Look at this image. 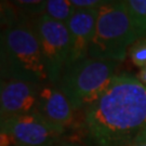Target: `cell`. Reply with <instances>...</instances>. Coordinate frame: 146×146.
I'll use <instances>...</instances> for the list:
<instances>
[{
  "label": "cell",
  "mask_w": 146,
  "mask_h": 146,
  "mask_svg": "<svg viewBox=\"0 0 146 146\" xmlns=\"http://www.w3.org/2000/svg\"><path fill=\"white\" fill-rule=\"evenodd\" d=\"M82 111L84 145H128L146 132V87L136 76L118 74Z\"/></svg>",
  "instance_id": "6da1fadb"
},
{
  "label": "cell",
  "mask_w": 146,
  "mask_h": 146,
  "mask_svg": "<svg viewBox=\"0 0 146 146\" xmlns=\"http://www.w3.org/2000/svg\"><path fill=\"white\" fill-rule=\"evenodd\" d=\"M0 76L3 79L50 84L41 49L29 20L2 28L0 35Z\"/></svg>",
  "instance_id": "7a4b0ae2"
},
{
  "label": "cell",
  "mask_w": 146,
  "mask_h": 146,
  "mask_svg": "<svg viewBox=\"0 0 146 146\" xmlns=\"http://www.w3.org/2000/svg\"><path fill=\"white\" fill-rule=\"evenodd\" d=\"M120 62L88 58L67 65L55 86L69 100L76 111L91 104L113 81Z\"/></svg>",
  "instance_id": "3957f363"
},
{
  "label": "cell",
  "mask_w": 146,
  "mask_h": 146,
  "mask_svg": "<svg viewBox=\"0 0 146 146\" xmlns=\"http://www.w3.org/2000/svg\"><path fill=\"white\" fill-rule=\"evenodd\" d=\"M139 39L121 0L110 1L99 10L89 56L122 62Z\"/></svg>",
  "instance_id": "277c9868"
},
{
  "label": "cell",
  "mask_w": 146,
  "mask_h": 146,
  "mask_svg": "<svg viewBox=\"0 0 146 146\" xmlns=\"http://www.w3.org/2000/svg\"><path fill=\"white\" fill-rule=\"evenodd\" d=\"M29 21L40 44L49 82L56 84L70 56V39L67 26L44 14Z\"/></svg>",
  "instance_id": "5b68a950"
},
{
  "label": "cell",
  "mask_w": 146,
  "mask_h": 146,
  "mask_svg": "<svg viewBox=\"0 0 146 146\" xmlns=\"http://www.w3.org/2000/svg\"><path fill=\"white\" fill-rule=\"evenodd\" d=\"M0 133L14 146H53L62 143L66 135L36 111L1 119Z\"/></svg>",
  "instance_id": "8992f818"
},
{
  "label": "cell",
  "mask_w": 146,
  "mask_h": 146,
  "mask_svg": "<svg viewBox=\"0 0 146 146\" xmlns=\"http://www.w3.org/2000/svg\"><path fill=\"white\" fill-rule=\"evenodd\" d=\"M35 111L65 134L76 125L77 111L55 84L40 86Z\"/></svg>",
  "instance_id": "52a82bcc"
},
{
  "label": "cell",
  "mask_w": 146,
  "mask_h": 146,
  "mask_svg": "<svg viewBox=\"0 0 146 146\" xmlns=\"http://www.w3.org/2000/svg\"><path fill=\"white\" fill-rule=\"evenodd\" d=\"M41 84L3 79L0 84V116L1 119L33 113L36 110L39 88Z\"/></svg>",
  "instance_id": "ba28073f"
},
{
  "label": "cell",
  "mask_w": 146,
  "mask_h": 146,
  "mask_svg": "<svg viewBox=\"0 0 146 146\" xmlns=\"http://www.w3.org/2000/svg\"><path fill=\"white\" fill-rule=\"evenodd\" d=\"M98 15L99 10H77L66 23L70 39V56L67 65L89 56Z\"/></svg>",
  "instance_id": "9c48e42d"
},
{
  "label": "cell",
  "mask_w": 146,
  "mask_h": 146,
  "mask_svg": "<svg viewBox=\"0 0 146 146\" xmlns=\"http://www.w3.org/2000/svg\"><path fill=\"white\" fill-rule=\"evenodd\" d=\"M139 38H146V0H121Z\"/></svg>",
  "instance_id": "30bf717a"
},
{
  "label": "cell",
  "mask_w": 146,
  "mask_h": 146,
  "mask_svg": "<svg viewBox=\"0 0 146 146\" xmlns=\"http://www.w3.org/2000/svg\"><path fill=\"white\" fill-rule=\"evenodd\" d=\"M76 11L77 9L72 5L70 0H48L44 15L66 24Z\"/></svg>",
  "instance_id": "8fae6325"
},
{
  "label": "cell",
  "mask_w": 146,
  "mask_h": 146,
  "mask_svg": "<svg viewBox=\"0 0 146 146\" xmlns=\"http://www.w3.org/2000/svg\"><path fill=\"white\" fill-rule=\"evenodd\" d=\"M13 5L25 20H31L44 14L47 1L42 0H17L12 1Z\"/></svg>",
  "instance_id": "7c38bea8"
},
{
  "label": "cell",
  "mask_w": 146,
  "mask_h": 146,
  "mask_svg": "<svg viewBox=\"0 0 146 146\" xmlns=\"http://www.w3.org/2000/svg\"><path fill=\"white\" fill-rule=\"evenodd\" d=\"M131 62L140 69L146 67V38L136 40L128 51Z\"/></svg>",
  "instance_id": "4fadbf2b"
},
{
  "label": "cell",
  "mask_w": 146,
  "mask_h": 146,
  "mask_svg": "<svg viewBox=\"0 0 146 146\" xmlns=\"http://www.w3.org/2000/svg\"><path fill=\"white\" fill-rule=\"evenodd\" d=\"M110 0H70L77 10H100Z\"/></svg>",
  "instance_id": "5bb4252c"
},
{
  "label": "cell",
  "mask_w": 146,
  "mask_h": 146,
  "mask_svg": "<svg viewBox=\"0 0 146 146\" xmlns=\"http://www.w3.org/2000/svg\"><path fill=\"white\" fill-rule=\"evenodd\" d=\"M125 146H146V132L142 135L137 136L135 140H133Z\"/></svg>",
  "instance_id": "9a60e30c"
},
{
  "label": "cell",
  "mask_w": 146,
  "mask_h": 146,
  "mask_svg": "<svg viewBox=\"0 0 146 146\" xmlns=\"http://www.w3.org/2000/svg\"><path fill=\"white\" fill-rule=\"evenodd\" d=\"M136 78L139 79L142 84L146 87V67L139 70V73H137V75H136Z\"/></svg>",
  "instance_id": "2e32d148"
},
{
  "label": "cell",
  "mask_w": 146,
  "mask_h": 146,
  "mask_svg": "<svg viewBox=\"0 0 146 146\" xmlns=\"http://www.w3.org/2000/svg\"><path fill=\"white\" fill-rule=\"evenodd\" d=\"M61 146H87V145H84L82 142L68 141V140H64V141L62 142Z\"/></svg>",
  "instance_id": "e0dca14e"
},
{
  "label": "cell",
  "mask_w": 146,
  "mask_h": 146,
  "mask_svg": "<svg viewBox=\"0 0 146 146\" xmlns=\"http://www.w3.org/2000/svg\"><path fill=\"white\" fill-rule=\"evenodd\" d=\"M61 144H62V143H60V144H55V145H53V146H61Z\"/></svg>",
  "instance_id": "ac0fdd59"
},
{
  "label": "cell",
  "mask_w": 146,
  "mask_h": 146,
  "mask_svg": "<svg viewBox=\"0 0 146 146\" xmlns=\"http://www.w3.org/2000/svg\"><path fill=\"white\" fill-rule=\"evenodd\" d=\"M7 146H14L13 144H10V145H7Z\"/></svg>",
  "instance_id": "d6986e66"
}]
</instances>
